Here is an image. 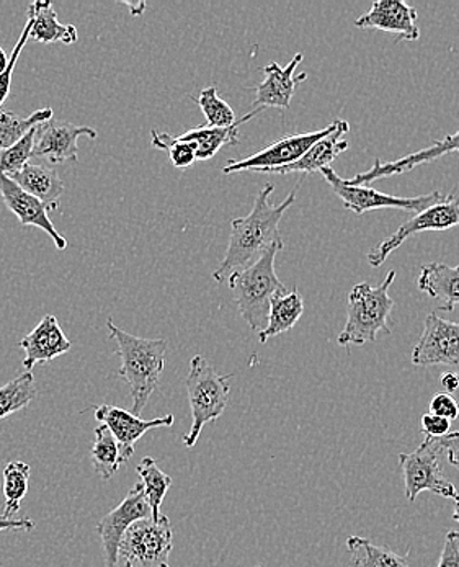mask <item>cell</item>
<instances>
[{
	"label": "cell",
	"mask_w": 459,
	"mask_h": 567,
	"mask_svg": "<svg viewBox=\"0 0 459 567\" xmlns=\"http://www.w3.org/2000/svg\"><path fill=\"white\" fill-rule=\"evenodd\" d=\"M304 312V301L296 288L280 291L270 302L269 321L267 328L259 332L262 343L269 342L273 337L290 332L300 321Z\"/></svg>",
	"instance_id": "24"
},
{
	"label": "cell",
	"mask_w": 459,
	"mask_h": 567,
	"mask_svg": "<svg viewBox=\"0 0 459 567\" xmlns=\"http://www.w3.org/2000/svg\"><path fill=\"white\" fill-rule=\"evenodd\" d=\"M441 386L445 388L448 394L455 393V391L459 390V374L455 373V371H448L441 377Z\"/></svg>",
	"instance_id": "40"
},
{
	"label": "cell",
	"mask_w": 459,
	"mask_h": 567,
	"mask_svg": "<svg viewBox=\"0 0 459 567\" xmlns=\"http://www.w3.org/2000/svg\"><path fill=\"white\" fill-rule=\"evenodd\" d=\"M30 40L38 43L72 44L77 41V29L74 25H63L58 20L53 3L48 0H36L29 7Z\"/></svg>",
	"instance_id": "23"
},
{
	"label": "cell",
	"mask_w": 459,
	"mask_h": 567,
	"mask_svg": "<svg viewBox=\"0 0 459 567\" xmlns=\"http://www.w3.org/2000/svg\"><path fill=\"white\" fill-rule=\"evenodd\" d=\"M53 120V109H40L30 116L17 115L13 112H0V151L19 143L22 137L36 126Z\"/></svg>",
	"instance_id": "29"
},
{
	"label": "cell",
	"mask_w": 459,
	"mask_h": 567,
	"mask_svg": "<svg viewBox=\"0 0 459 567\" xmlns=\"http://www.w3.org/2000/svg\"><path fill=\"white\" fill-rule=\"evenodd\" d=\"M150 143L156 150L167 151L177 168H188L197 163V146L194 143L178 140L169 133H160L157 130L150 132Z\"/></svg>",
	"instance_id": "33"
},
{
	"label": "cell",
	"mask_w": 459,
	"mask_h": 567,
	"mask_svg": "<svg viewBox=\"0 0 459 567\" xmlns=\"http://www.w3.org/2000/svg\"><path fill=\"white\" fill-rule=\"evenodd\" d=\"M352 567H410L409 553L397 555L393 549L373 545L362 536H351L347 539Z\"/></svg>",
	"instance_id": "26"
},
{
	"label": "cell",
	"mask_w": 459,
	"mask_h": 567,
	"mask_svg": "<svg viewBox=\"0 0 459 567\" xmlns=\"http://www.w3.org/2000/svg\"><path fill=\"white\" fill-rule=\"evenodd\" d=\"M0 197L7 208L19 218L22 226H33L43 229L56 244L58 249L66 250L67 240L58 233L48 216V208L40 200L19 187L15 182L10 181L7 175L0 174Z\"/></svg>",
	"instance_id": "19"
},
{
	"label": "cell",
	"mask_w": 459,
	"mask_h": 567,
	"mask_svg": "<svg viewBox=\"0 0 459 567\" xmlns=\"http://www.w3.org/2000/svg\"><path fill=\"white\" fill-rule=\"evenodd\" d=\"M7 66H9V54L0 47V74L6 71Z\"/></svg>",
	"instance_id": "41"
},
{
	"label": "cell",
	"mask_w": 459,
	"mask_h": 567,
	"mask_svg": "<svg viewBox=\"0 0 459 567\" xmlns=\"http://www.w3.org/2000/svg\"><path fill=\"white\" fill-rule=\"evenodd\" d=\"M280 250H283V247H269L255 262L234 271L228 278L242 318L255 332H262L267 328L273 297L286 290L275 271L277 254Z\"/></svg>",
	"instance_id": "4"
},
{
	"label": "cell",
	"mask_w": 459,
	"mask_h": 567,
	"mask_svg": "<svg viewBox=\"0 0 459 567\" xmlns=\"http://www.w3.org/2000/svg\"><path fill=\"white\" fill-rule=\"evenodd\" d=\"M150 517V508L144 496L143 484H135L112 512L105 515L97 525L104 548L105 567H119V546L126 532L136 522Z\"/></svg>",
	"instance_id": "11"
},
{
	"label": "cell",
	"mask_w": 459,
	"mask_h": 567,
	"mask_svg": "<svg viewBox=\"0 0 459 567\" xmlns=\"http://www.w3.org/2000/svg\"><path fill=\"white\" fill-rule=\"evenodd\" d=\"M197 102L207 118V126L210 128H228L238 122L234 110L228 102L222 101L216 87H208L201 91L200 97H191Z\"/></svg>",
	"instance_id": "32"
},
{
	"label": "cell",
	"mask_w": 459,
	"mask_h": 567,
	"mask_svg": "<svg viewBox=\"0 0 459 567\" xmlns=\"http://www.w3.org/2000/svg\"><path fill=\"white\" fill-rule=\"evenodd\" d=\"M35 400L36 384L32 371L10 380L9 383L0 386V421L29 408Z\"/></svg>",
	"instance_id": "31"
},
{
	"label": "cell",
	"mask_w": 459,
	"mask_h": 567,
	"mask_svg": "<svg viewBox=\"0 0 459 567\" xmlns=\"http://www.w3.org/2000/svg\"><path fill=\"white\" fill-rule=\"evenodd\" d=\"M174 548V530L169 517L160 520L144 518L126 532L119 546L122 567H173L169 556Z\"/></svg>",
	"instance_id": "6"
},
{
	"label": "cell",
	"mask_w": 459,
	"mask_h": 567,
	"mask_svg": "<svg viewBox=\"0 0 459 567\" xmlns=\"http://www.w3.org/2000/svg\"><path fill=\"white\" fill-rule=\"evenodd\" d=\"M81 136L95 140L98 133L88 126L50 120V122L38 126L33 157L48 161L51 164L77 163V140Z\"/></svg>",
	"instance_id": "14"
},
{
	"label": "cell",
	"mask_w": 459,
	"mask_h": 567,
	"mask_svg": "<svg viewBox=\"0 0 459 567\" xmlns=\"http://www.w3.org/2000/svg\"><path fill=\"white\" fill-rule=\"evenodd\" d=\"M136 473L142 477L144 496H146L147 505L150 508V518L153 520H160L163 517V502L173 486V477L164 473L157 465L156 460L146 456L143 462L136 466Z\"/></svg>",
	"instance_id": "27"
},
{
	"label": "cell",
	"mask_w": 459,
	"mask_h": 567,
	"mask_svg": "<svg viewBox=\"0 0 459 567\" xmlns=\"http://www.w3.org/2000/svg\"><path fill=\"white\" fill-rule=\"evenodd\" d=\"M348 132H351V123L341 118L335 120V128L327 136L319 140L296 163L280 168L277 174H294V172H298V174H313V172H321L322 168L331 167L337 156L348 150V141L345 140V134Z\"/></svg>",
	"instance_id": "20"
},
{
	"label": "cell",
	"mask_w": 459,
	"mask_h": 567,
	"mask_svg": "<svg viewBox=\"0 0 459 567\" xmlns=\"http://www.w3.org/2000/svg\"><path fill=\"white\" fill-rule=\"evenodd\" d=\"M17 346L25 352L23 368L32 370L41 363L51 362L70 352L72 343L61 329L56 316L46 315L29 336L23 337Z\"/></svg>",
	"instance_id": "18"
},
{
	"label": "cell",
	"mask_w": 459,
	"mask_h": 567,
	"mask_svg": "<svg viewBox=\"0 0 459 567\" xmlns=\"http://www.w3.org/2000/svg\"><path fill=\"white\" fill-rule=\"evenodd\" d=\"M455 226H459V198L451 194L445 197L444 200L431 205L430 208L417 213L414 218L404 223L396 233L376 244L369 250L366 259H368L372 267L383 266L390 254L399 249L409 237L424 231H447V229L455 228Z\"/></svg>",
	"instance_id": "9"
},
{
	"label": "cell",
	"mask_w": 459,
	"mask_h": 567,
	"mask_svg": "<svg viewBox=\"0 0 459 567\" xmlns=\"http://www.w3.org/2000/svg\"><path fill=\"white\" fill-rule=\"evenodd\" d=\"M94 414L95 419L115 436L126 462H129V458L135 455L136 442L142 436L154 429L173 427L174 421H176L173 414L153 419V421H144L139 415H135L126 409L108 404L95 405Z\"/></svg>",
	"instance_id": "13"
},
{
	"label": "cell",
	"mask_w": 459,
	"mask_h": 567,
	"mask_svg": "<svg viewBox=\"0 0 459 567\" xmlns=\"http://www.w3.org/2000/svg\"><path fill=\"white\" fill-rule=\"evenodd\" d=\"M420 425H423L425 439L440 440L451 432V422L447 421V419L438 417V415L434 414L423 415Z\"/></svg>",
	"instance_id": "36"
},
{
	"label": "cell",
	"mask_w": 459,
	"mask_h": 567,
	"mask_svg": "<svg viewBox=\"0 0 459 567\" xmlns=\"http://www.w3.org/2000/svg\"><path fill=\"white\" fill-rule=\"evenodd\" d=\"M355 27L393 33L397 41H417L420 38L417 10L400 0H376L368 12L355 20Z\"/></svg>",
	"instance_id": "15"
},
{
	"label": "cell",
	"mask_w": 459,
	"mask_h": 567,
	"mask_svg": "<svg viewBox=\"0 0 459 567\" xmlns=\"http://www.w3.org/2000/svg\"><path fill=\"white\" fill-rule=\"evenodd\" d=\"M437 567H459V532H448Z\"/></svg>",
	"instance_id": "37"
},
{
	"label": "cell",
	"mask_w": 459,
	"mask_h": 567,
	"mask_svg": "<svg viewBox=\"0 0 459 567\" xmlns=\"http://www.w3.org/2000/svg\"><path fill=\"white\" fill-rule=\"evenodd\" d=\"M231 378L232 374L216 373L205 357L195 355L191 359L185 381L191 409V427L181 439L187 449L197 445L205 425L218 421L225 414L231 396Z\"/></svg>",
	"instance_id": "5"
},
{
	"label": "cell",
	"mask_w": 459,
	"mask_h": 567,
	"mask_svg": "<svg viewBox=\"0 0 459 567\" xmlns=\"http://www.w3.org/2000/svg\"><path fill=\"white\" fill-rule=\"evenodd\" d=\"M416 367L459 365V322L447 321L437 312L427 316L424 332L413 350Z\"/></svg>",
	"instance_id": "12"
},
{
	"label": "cell",
	"mask_w": 459,
	"mask_h": 567,
	"mask_svg": "<svg viewBox=\"0 0 459 567\" xmlns=\"http://www.w3.org/2000/svg\"><path fill=\"white\" fill-rule=\"evenodd\" d=\"M30 40V23L27 22L25 29L20 34L19 41H17L15 48H13L12 54L9 56V66L6 71L0 74V109H2L3 102L7 101L10 94V85H12L13 71H15L17 61H19L20 54L25 50L27 43ZM2 112V110H0Z\"/></svg>",
	"instance_id": "34"
},
{
	"label": "cell",
	"mask_w": 459,
	"mask_h": 567,
	"mask_svg": "<svg viewBox=\"0 0 459 567\" xmlns=\"http://www.w3.org/2000/svg\"><path fill=\"white\" fill-rule=\"evenodd\" d=\"M335 128V120L327 128L319 132L291 134L282 140L273 141L259 153L244 159L229 161L222 167V174H236V172H262V174H277L280 168L291 166L304 156L307 150L322 137L327 136Z\"/></svg>",
	"instance_id": "10"
},
{
	"label": "cell",
	"mask_w": 459,
	"mask_h": 567,
	"mask_svg": "<svg viewBox=\"0 0 459 567\" xmlns=\"http://www.w3.org/2000/svg\"><path fill=\"white\" fill-rule=\"evenodd\" d=\"M36 524L32 518L0 517V532H32Z\"/></svg>",
	"instance_id": "39"
},
{
	"label": "cell",
	"mask_w": 459,
	"mask_h": 567,
	"mask_svg": "<svg viewBox=\"0 0 459 567\" xmlns=\"http://www.w3.org/2000/svg\"><path fill=\"white\" fill-rule=\"evenodd\" d=\"M30 466L23 462H10L3 467V497L6 504L2 517L13 518L20 512V505L29 493Z\"/></svg>",
	"instance_id": "30"
},
{
	"label": "cell",
	"mask_w": 459,
	"mask_h": 567,
	"mask_svg": "<svg viewBox=\"0 0 459 567\" xmlns=\"http://www.w3.org/2000/svg\"><path fill=\"white\" fill-rule=\"evenodd\" d=\"M459 154V130L450 136L444 137L440 141H434L430 146L425 150L417 151V153L409 154V156L400 157V159L393 161V163H382L376 159L375 166L368 171L359 172L351 178L352 185H366L373 182L382 181V178L394 177V175L406 174V172L414 171L417 166L423 164H430L447 154Z\"/></svg>",
	"instance_id": "17"
},
{
	"label": "cell",
	"mask_w": 459,
	"mask_h": 567,
	"mask_svg": "<svg viewBox=\"0 0 459 567\" xmlns=\"http://www.w3.org/2000/svg\"><path fill=\"white\" fill-rule=\"evenodd\" d=\"M92 466L104 481L112 480L123 463H126L122 449L112 432L101 424L95 429V442L91 450Z\"/></svg>",
	"instance_id": "28"
},
{
	"label": "cell",
	"mask_w": 459,
	"mask_h": 567,
	"mask_svg": "<svg viewBox=\"0 0 459 567\" xmlns=\"http://www.w3.org/2000/svg\"><path fill=\"white\" fill-rule=\"evenodd\" d=\"M417 287L434 300L441 301L440 311L451 312L459 306V266L430 262L420 268Z\"/></svg>",
	"instance_id": "22"
},
{
	"label": "cell",
	"mask_w": 459,
	"mask_h": 567,
	"mask_svg": "<svg viewBox=\"0 0 459 567\" xmlns=\"http://www.w3.org/2000/svg\"><path fill=\"white\" fill-rule=\"evenodd\" d=\"M22 190L35 197L46 206L48 212L60 209V198L64 192V184L54 168L41 164H27L15 174L9 175Z\"/></svg>",
	"instance_id": "21"
},
{
	"label": "cell",
	"mask_w": 459,
	"mask_h": 567,
	"mask_svg": "<svg viewBox=\"0 0 459 567\" xmlns=\"http://www.w3.org/2000/svg\"><path fill=\"white\" fill-rule=\"evenodd\" d=\"M440 442L435 439H425L423 445L413 453H400L399 465L406 483V497L416 502L419 494H437L445 499H455L457 487L441 474Z\"/></svg>",
	"instance_id": "8"
},
{
	"label": "cell",
	"mask_w": 459,
	"mask_h": 567,
	"mask_svg": "<svg viewBox=\"0 0 459 567\" xmlns=\"http://www.w3.org/2000/svg\"><path fill=\"white\" fill-rule=\"evenodd\" d=\"M275 185L267 184L257 195L252 212L244 218L232 219L231 236L221 266L216 268L212 278L218 284L228 280L234 271L255 262L269 247H283L280 221L284 213L296 202V190L291 192L280 205L270 203Z\"/></svg>",
	"instance_id": "1"
},
{
	"label": "cell",
	"mask_w": 459,
	"mask_h": 567,
	"mask_svg": "<svg viewBox=\"0 0 459 567\" xmlns=\"http://www.w3.org/2000/svg\"><path fill=\"white\" fill-rule=\"evenodd\" d=\"M304 56L298 53L286 66H280L279 63H270L263 68V74L265 79L260 82L255 87V101L253 105L257 109H290V103L293 101L294 91L301 82L306 81L307 74L294 75L296 68L303 63Z\"/></svg>",
	"instance_id": "16"
},
{
	"label": "cell",
	"mask_w": 459,
	"mask_h": 567,
	"mask_svg": "<svg viewBox=\"0 0 459 567\" xmlns=\"http://www.w3.org/2000/svg\"><path fill=\"white\" fill-rule=\"evenodd\" d=\"M396 280V271L390 270L385 281L378 287L369 284H358L352 288L347 300V322L344 331L338 334V346H365L376 342L378 336H389V316L394 309L393 298L389 297V288Z\"/></svg>",
	"instance_id": "3"
},
{
	"label": "cell",
	"mask_w": 459,
	"mask_h": 567,
	"mask_svg": "<svg viewBox=\"0 0 459 567\" xmlns=\"http://www.w3.org/2000/svg\"><path fill=\"white\" fill-rule=\"evenodd\" d=\"M321 174L332 192L337 195L338 200L344 203L345 208L356 215L385 208L420 213L445 198L441 192H431V194L420 195V197H394V195L383 194L368 185H352L345 178L338 177L332 167L322 168Z\"/></svg>",
	"instance_id": "7"
},
{
	"label": "cell",
	"mask_w": 459,
	"mask_h": 567,
	"mask_svg": "<svg viewBox=\"0 0 459 567\" xmlns=\"http://www.w3.org/2000/svg\"><path fill=\"white\" fill-rule=\"evenodd\" d=\"M430 414L438 415V417L447 419V421H455L459 415L458 402L453 396L448 393L435 394L434 400L430 401Z\"/></svg>",
	"instance_id": "35"
},
{
	"label": "cell",
	"mask_w": 459,
	"mask_h": 567,
	"mask_svg": "<svg viewBox=\"0 0 459 567\" xmlns=\"http://www.w3.org/2000/svg\"><path fill=\"white\" fill-rule=\"evenodd\" d=\"M260 112H262V109L253 110V112L242 116L234 125L228 126V128L200 126V128L190 130V132L178 136V140L188 141V143H194L195 146H197V161H210L226 144H231V146L238 144L239 128H241L244 123L250 122L253 116L259 115Z\"/></svg>",
	"instance_id": "25"
},
{
	"label": "cell",
	"mask_w": 459,
	"mask_h": 567,
	"mask_svg": "<svg viewBox=\"0 0 459 567\" xmlns=\"http://www.w3.org/2000/svg\"><path fill=\"white\" fill-rule=\"evenodd\" d=\"M438 442H440L441 450L447 452L448 463L459 467V432H450Z\"/></svg>",
	"instance_id": "38"
},
{
	"label": "cell",
	"mask_w": 459,
	"mask_h": 567,
	"mask_svg": "<svg viewBox=\"0 0 459 567\" xmlns=\"http://www.w3.org/2000/svg\"><path fill=\"white\" fill-rule=\"evenodd\" d=\"M455 512H453V520H457L459 524V493L455 496Z\"/></svg>",
	"instance_id": "42"
},
{
	"label": "cell",
	"mask_w": 459,
	"mask_h": 567,
	"mask_svg": "<svg viewBox=\"0 0 459 567\" xmlns=\"http://www.w3.org/2000/svg\"><path fill=\"white\" fill-rule=\"evenodd\" d=\"M106 328H108L109 339L115 340L118 346L116 355L122 359L119 377L132 393L133 414L142 417L166 368L167 340L143 339V337L129 334L113 324L112 319L106 321Z\"/></svg>",
	"instance_id": "2"
}]
</instances>
